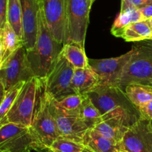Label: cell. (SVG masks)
Listing matches in <instances>:
<instances>
[{"mask_svg":"<svg viewBox=\"0 0 152 152\" xmlns=\"http://www.w3.org/2000/svg\"><path fill=\"white\" fill-rule=\"evenodd\" d=\"M38 23L37 42L32 49L27 50V56L35 77L45 80L56 65L63 45L52 37L42 10V3Z\"/></svg>","mask_w":152,"mask_h":152,"instance_id":"cell-1","label":"cell"},{"mask_svg":"<svg viewBox=\"0 0 152 152\" xmlns=\"http://www.w3.org/2000/svg\"><path fill=\"white\" fill-rule=\"evenodd\" d=\"M44 86L45 80L36 77L25 83L0 127L7 123L31 127Z\"/></svg>","mask_w":152,"mask_h":152,"instance_id":"cell-2","label":"cell"},{"mask_svg":"<svg viewBox=\"0 0 152 152\" xmlns=\"http://www.w3.org/2000/svg\"><path fill=\"white\" fill-rule=\"evenodd\" d=\"M132 51L118 85L123 91L130 84L147 85L152 76V39L136 42Z\"/></svg>","mask_w":152,"mask_h":152,"instance_id":"cell-3","label":"cell"},{"mask_svg":"<svg viewBox=\"0 0 152 152\" xmlns=\"http://www.w3.org/2000/svg\"><path fill=\"white\" fill-rule=\"evenodd\" d=\"M35 77L24 46L18 48L0 65V82L5 91L20 83H27Z\"/></svg>","mask_w":152,"mask_h":152,"instance_id":"cell-4","label":"cell"},{"mask_svg":"<svg viewBox=\"0 0 152 152\" xmlns=\"http://www.w3.org/2000/svg\"><path fill=\"white\" fill-rule=\"evenodd\" d=\"M67 40L84 48L89 23L90 0H66Z\"/></svg>","mask_w":152,"mask_h":152,"instance_id":"cell-5","label":"cell"},{"mask_svg":"<svg viewBox=\"0 0 152 152\" xmlns=\"http://www.w3.org/2000/svg\"><path fill=\"white\" fill-rule=\"evenodd\" d=\"M140 119L141 116L138 110L119 108L102 116V121L93 129L103 136L121 143L126 132Z\"/></svg>","mask_w":152,"mask_h":152,"instance_id":"cell-6","label":"cell"},{"mask_svg":"<svg viewBox=\"0 0 152 152\" xmlns=\"http://www.w3.org/2000/svg\"><path fill=\"white\" fill-rule=\"evenodd\" d=\"M48 108L56 123L60 137L83 144L88 127L80 118L79 112H68L59 108L53 97L46 92Z\"/></svg>","mask_w":152,"mask_h":152,"instance_id":"cell-7","label":"cell"},{"mask_svg":"<svg viewBox=\"0 0 152 152\" xmlns=\"http://www.w3.org/2000/svg\"><path fill=\"white\" fill-rule=\"evenodd\" d=\"M74 69L60 53L55 66L44 80L46 92L56 101L77 94L71 85Z\"/></svg>","mask_w":152,"mask_h":152,"instance_id":"cell-8","label":"cell"},{"mask_svg":"<svg viewBox=\"0 0 152 152\" xmlns=\"http://www.w3.org/2000/svg\"><path fill=\"white\" fill-rule=\"evenodd\" d=\"M86 95L90 98L102 116L119 108L132 111L138 110L131 102L124 91L119 86H99Z\"/></svg>","mask_w":152,"mask_h":152,"instance_id":"cell-9","label":"cell"},{"mask_svg":"<svg viewBox=\"0 0 152 152\" xmlns=\"http://www.w3.org/2000/svg\"><path fill=\"white\" fill-rule=\"evenodd\" d=\"M40 142L31 127L7 123L0 127V149L10 152H28Z\"/></svg>","mask_w":152,"mask_h":152,"instance_id":"cell-10","label":"cell"},{"mask_svg":"<svg viewBox=\"0 0 152 152\" xmlns=\"http://www.w3.org/2000/svg\"><path fill=\"white\" fill-rule=\"evenodd\" d=\"M31 129L39 141L48 147L60 137L56 123L48 108L45 86L42 89Z\"/></svg>","mask_w":152,"mask_h":152,"instance_id":"cell-11","label":"cell"},{"mask_svg":"<svg viewBox=\"0 0 152 152\" xmlns=\"http://www.w3.org/2000/svg\"><path fill=\"white\" fill-rule=\"evenodd\" d=\"M42 10L52 37L64 45L67 40L66 0H42Z\"/></svg>","mask_w":152,"mask_h":152,"instance_id":"cell-12","label":"cell"},{"mask_svg":"<svg viewBox=\"0 0 152 152\" xmlns=\"http://www.w3.org/2000/svg\"><path fill=\"white\" fill-rule=\"evenodd\" d=\"M132 50L125 54L108 59H88L89 66L94 71L99 86H118L125 66L132 55Z\"/></svg>","mask_w":152,"mask_h":152,"instance_id":"cell-13","label":"cell"},{"mask_svg":"<svg viewBox=\"0 0 152 152\" xmlns=\"http://www.w3.org/2000/svg\"><path fill=\"white\" fill-rule=\"evenodd\" d=\"M122 150L126 152H152L151 120L140 119L125 134Z\"/></svg>","mask_w":152,"mask_h":152,"instance_id":"cell-14","label":"cell"},{"mask_svg":"<svg viewBox=\"0 0 152 152\" xmlns=\"http://www.w3.org/2000/svg\"><path fill=\"white\" fill-rule=\"evenodd\" d=\"M24 47L29 50L35 45L38 32L39 13L42 0H20Z\"/></svg>","mask_w":152,"mask_h":152,"instance_id":"cell-15","label":"cell"},{"mask_svg":"<svg viewBox=\"0 0 152 152\" xmlns=\"http://www.w3.org/2000/svg\"><path fill=\"white\" fill-rule=\"evenodd\" d=\"M83 145L90 152H120L121 143L103 136L94 130L88 129L83 139Z\"/></svg>","mask_w":152,"mask_h":152,"instance_id":"cell-16","label":"cell"},{"mask_svg":"<svg viewBox=\"0 0 152 152\" xmlns=\"http://www.w3.org/2000/svg\"><path fill=\"white\" fill-rule=\"evenodd\" d=\"M72 88L77 94H87L99 86V81L94 71L91 68L74 69L72 81Z\"/></svg>","mask_w":152,"mask_h":152,"instance_id":"cell-17","label":"cell"},{"mask_svg":"<svg viewBox=\"0 0 152 152\" xmlns=\"http://www.w3.org/2000/svg\"><path fill=\"white\" fill-rule=\"evenodd\" d=\"M116 37L123 38L126 42L143 41L152 38V29L146 20L132 23L120 31Z\"/></svg>","mask_w":152,"mask_h":152,"instance_id":"cell-18","label":"cell"},{"mask_svg":"<svg viewBox=\"0 0 152 152\" xmlns=\"http://www.w3.org/2000/svg\"><path fill=\"white\" fill-rule=\"evenodd\" d=\"M0 40L1 45V63L18 48L24 46L23 40L18 37L7 22L4 28L0 31Z\"/></svg>","mask_w":152,"mask_h":152,"instance_id":"cell-19","label":"cell"},{"mask_svg":"<svg viewBox=\"0 0 152 152\" xmlns=\"http://www.w3.org/2000/svg\"><path fill=\"white\" fill-rule=\"evenodd\" d=\"M61 54L74 68H86L89 67L88 58L85 48L74 42L65 43L62 45Z\"/></svg>","mask_w":152,"mask_h":152,"instance_id":"cell-20","label":"cell"},{"mask_svg":"<svg viewBox=\"0 0 152 152\" xmlns=\"http://www.w3.org/2000/svg\"><path fill=\"white\" fill-rule=\"evenodd\" d=\"M143 21L140 9L127 5H121L120 13L117 16L111 27V32L116 37L121 30L132 23Z\"/></svg>","mask_w":152,"mask_h":152,"instance_id":"cell-21","label":"cell"},{"mask_svg":"<svg viewBox=\"0 0 152 152\" xmlns=\"http://www.w3.org/2000/svg\"><path fill=\"white\" fill-rule=\"evenodd\" d=\"M126 94L137 108L152 100V86L142 84H130L124 89Z\"/></svg>","mask_w":152,"mask_h":152,"instance_id":"cell-22","label":"cell"},{"mask_svg":"<svg viewBox=\"0 0 152 152\" xmlns=\"http://www.w3.org/2000/svg\"><path fill=\"white\" fill-rule=\"evenodd\" d=\"M79 114L88 129H93L102 121V116L96 108L90 98L85 94V98L80 105Z\"/></svg>","mask_w":152,"mask_h":152,"instance_id":"cell-23","label":"cell"},{"mask_svg":"<svg viewBox=\"0 0 152 152\" xmlns=\"http://www.w3.org/2000/svg\"><path fill=\"white\" fill-rule=\"evenodd\" d=\"M7 20V23L14 30L18 37L23 40L22 7H21L20 0H8Z\"/></svg>","mask_w":152,"mask_h":152,"instance_id":"cell-24","label":"cell"},{"mask_svg":"<svg viewBox=\"0 0 152 152\" xmlns=\"http://www.w3.org/2000/svg\"><path fill=\"white\" fill-rule=\"evenodd\" d=\"M53 152H83L85 146L82 143L59 137L50 145Z\"/></svg>","mask_w":152,"mask_h":152,"instance_id":"cell-25","label":"cell"},{"mask_svg":"<svg viewBox=\"0 0 152 152\" xmlns=\"http://www.w3.org/2000/svg\"><path fill=\"white\" fill-rule=\"evenodd\" d=\"M25 83H20L13 88H12L10 90L6 92L5 96L0 105V123L4 120V117L9 112L10 109L11 108L15 99L17 97L18 94H19L20 91L22 90V87L24 86Z\"/></svg>","mask_w":152,"mask_h":152,"instance_id":"cell-26","label":"cell"},{"mask_svg":"<svg viewBox=\"0 0 152 152\" xmlns=\"http://www.w3.org/2000/svg\"><path fill=\"white\" fill-rule=\"evenodd\" d=\"M85 98V94H72L59 101H56L59 108L68 112H79L80 105Z\"/></svg>","mask_w":152,"mask_h":152,"instance_id":"cell-27","label":"cell"},{"mask_svg":"<svg viewBox=\"0 0 152 152\" xmlns=\"http://www.w3.org/2000/svg\"><path fill=\"white\" fill-rule=\"evenodd\" d=\"M7 4L8 0H0V31L4 28L7 22Z\"/></svg>","mask_w":152,"mask_h":152,"instance_id":"cell-28","label":"cell"},{"mask_svg":"<svg viewBox=\"0 0 152 152\" xmlns=\"http://www.w3.org/2000/svg\"><path fill=\"white\" fill-rule=\"evenodd\" d=\"M152 4V0H122L121 5H127L141 9Z\"/></svg>","mask_w":152,"mask_h":152,"instance_id":"cell-29","label":"cell"},{"mask_svg":"<svg viewBox=\"0 0 152 152\" xmlns=\"http://www.w3.org/2000/svg\"><path fill=\"white\" fill-rule=\"evenodd\" d=\"M137 109L140 114L141 118L152 120V100L138 107Z\"/></svg>","mask_w":152,"mask_h":152,"instance_id":"cell-30","label":"cell"},{"mask_svg":"<svg viewBox=\"0 0 152 152\" xmlns=\"http://www.w3.org/2000/svg\"><path fill=\"white\" fill-rule=\"evenodd\" d=\"M28 152H53L50 148L43 145L41 142H37L34 144Z\"/></svg>","mask_w":152,"mask_h":152,"instance_id":"cell-31","label":"cell"},{"mask_svg":"<svg viewBox=\"0 0 152 152\" xmlns=\"http://www.w3.org/2000/svg\"><path fill=\"white\" fill-rule=\"evenodd\" d=\"M143 20H147L152 18V4L140 9Z\"/></svg>","mask_w":152,"mask_h":152,"instance_id":"cell-32","label":"cell"},{"mask_svg":"<svg viewBox=\"0 0 152 152\" xmlns=\"http://www.w3.org/2000/svg\"><path fill=\"white\" fill-rule=\"evenodd\" d=\"M5 94H6V91L4 88V86H2L1 83L0 82V105H1L3 99H4V96H5Z\"/></svg>","mask_w":152,"mask_h":152,"instance_id":"cell-33","label":"cell"},{"mask_svg":"<svg viewBox=\"0 0 152 152\" xmlns=\"http://www.w3.org/2000/svg\"><path fill=\"white\" fill-rule=\"evenodd\" d=\"M147 22H148V25H150V27H151V28L152 29V18H151V19H147Z\"/></svg>","mask_w":152,"mask_h":152,"instance_id":"cell-34","label":"cell"},{"mask_svg":"<svg viewBox=\"0 0 152 152\" xmlns=\"http://www.w3.org/2000/svg\"><path fill=\"white\" fill-rule=\"evenodd\" d=\"M1 63V40H0V65Z\"/></svg>","mask_w":152,"mask_h":152,"instance_id":"cell-35","label":"cell"},{"mask_svg":"<svg viewBox=\"0 0 152 152\" xmlns=\"http://www.w3.org/2000/svg\"><path fill=\"white\" fill-rule=\"evenodd\" d=\"M147 86H152V76L151 77V78L149 79V80H148V84H147Z\"/></svg>","mask_w":152,"mask_h":152,"instance_id":"cell-36","label":"cell"},{"mask_svg":"<svg viewBox=\"0 0 152 152\" xmlns=\"http://www.w3.org/2000/svg\"><path fill=\"white\" fill-rule=\"evenodd\" d=\"M95 1H96V0H90V2H91V6H92V4H93V3Z\"/></svg>","mask_w":152,"mask_h":152,"instance_id":"cell-37","label":"cell"},{"mask_svg":"<svg viewBox=\"0 0 152 152\" xmlns=\"http://www.w3.org/2000/svg\"><path fill=\"white\" fill-rule=\"evenodd\" d=\"M0 152H10V151H6V150H1V149H0Z\"/></svg>","mask_w":152,"mask_h":152,"instance_id":"cell-38","label":"cell"},{"mask_svg":"<svg viewBox=\"0 0 152 152\" xmlns=\"http://www.w3.org/2000/svg\"><path fill=\"white\" fill-rule=\"evenodd\" d=\"M83 152H90V151H89L88 150H87V149H86V148H85V150H84V151H83Z\"/></svg>","mask_w":152,"mask_h":152,"instance_id":"cell-39","label":"cell"},{"mask_svg":"<svg viewBox=\"0 0 152 152\" xmlns=\"http://www.w3.org/2000/svg\"><path fill=\"white\" fill-rule=\"evenodd\" d=\"M120 152H126V151H123V150H122V151H120Z\"/></svg>","mask_w":152,"mask_h":152,"instance_id":"cell-40","label":"cell"},{"mask_svg":"<svg viewBox=\"0 0 152 152\" xmlns=\"http://www.w3.org/2000/svg\"><path fill=\"white\" fill-rule=\"evenodd\" d=\"M151 126H152V120H151Z\"/></svg>","mask_w":152,"mask_h":152,"instance_id":"cell-41","label":"cell"},{"mask_svg":"<svg viewBox=\"0 0 152 152\" xmlns=\"http://www.w3.org/2000/svg\"><path fill=\"white\" fill-rule=\"evenodd\" d=\"M151 39H152V38H151Z\"/></svg>","mask_w":152,"mask_h":152,"instance_id":"cell-42","label":"cell"}]
</instances>
